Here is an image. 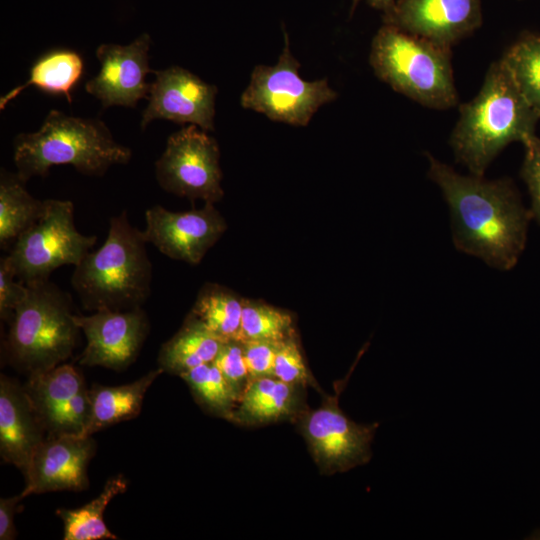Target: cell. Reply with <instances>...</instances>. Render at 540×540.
Returning <instances> with one entry per match:
<instances>
[{"label": "cell", "mask_w": 540, "mask_h": 540, "mask_svg": "<svg viewBox=\"0 0 540 540\" xmlns=\"http://www.w3.org/2000/svg\"><path fill=\"white\" fill-rule=\"evenodd\" d=\"M426 156L428 176L449 206L455 247L498 270L512 269L525 248L532 219L514 182L461 175L431 154Z\"/></svg>", "instance_id": "1"}, {"label": "cell", "mask_w": 540, "mask_h": 540, "mask_svg": "<svg viewBox=\"0 0 540 540\" xmlns=\"http://www.w3.org/2000/svg\"><path fill=\"white\" fill-rule=\"evenodd\" d=\"M539 119L501 58L489 66L478 94L460 106L449 143L459 163L484 176L506 146L536 135Z\"/></svg>", "instance_id": "2"}, {"label": "cell", "mask_w": 540, "mask_h": 540, "mask_svg": "<svg viewBox=\"0 0 540 540\" xmlns=\"http://www.w3.org/2000/svg\"><path fill=\"white\" fill-rule=\"evenodd\" d=\"M147 243L143 231L129 222L125 210L110 219L104 243L75 265L71 277L86 310L142 307L150 296L152 281Z\"/></svg>", "instance_id": "3"}, {"label": "cell", "mask_w": 540, "mask_h": 540, "mask_svg": "<svg viewBox=\"0 0 540 540\" xmlns=\"http://www.w3.org/2000/svg\"><path fill=\"white\" fill-rule=\"evenodd\" d=\"M131 157V150L115 141L101 120L58 110L47 114L38 131L19 133L13 141V160L24 182L47 176L57 165H72L81 174L101 176L112 165L127 164Z\"/></svg>", "instance_id": "4"}, {"label": "cell", "mask_w": 540, "mask_h": 540, "mask_svg": "<svg viewBox=\"0 0 540 540\" xmlns=\"http://www.w3.org/2000/svg\"><path fill=\"white\" fill-rule=\"evenodd\" d=\"M27 286V297L8 322L4 354L8 363L29 376L71 357L81 329L68 293L49 280Z\"/></svg>", "instance_id": "5"}, {"label": "cell", "mask_w": 540, "mask_h": 540, "mask_svg": "<svg viewBox=\"0 0 540 540\" xmlns=\"http://www.w3.org/2000/svg\"><path fill=\"white\" fill-rule=\"evenodd\" d=\"M369 63L381 81L425 107L458 104L451 48L385 24L373 38Z\"/></svg>", "instance_id": "6"}, {"label": "cell", "mask_w": 540, "mask_h": 540, "mask_svg": "<svg viewBox=\"0 0 540 540\" xmlns=\"http://www.w3.org/2000/svg\"><path fill=\"white\" fill-rule=\"evenodd\" d=\"M95 235L81 234L69 200L46 199L43 215L23 232L4 260L25 285L49 280L63 265H77L96 244Z\"/></svg>", "instance_id": "7"}, {"label": "cell", "mask_w": 540, "mask_h": 540, "mask_svg": "<svg viewBox=\"0 0 540 540\" xmlns=\"http://www.w3.org/2000/svg\"><path fill=\"white\" fill-rule=\"evenodd\" d=\"M275 65H256L240 104L264 114L273 121L294 126H307L312 116L324 104L337 98L326 78L305 81L299 75L300 63L293 56L288 35Z\"/></svg>", "instance_id": "8"}, {"label": "cell", "mask_w": 540, "mask_h": 540, "mask_svg": "<svg viewBox=\"0 0 540 540\" xmlns=\"http://www.w3.org/2000/svg\"><path fill=\"white\" fill-rule=\"evenodd\" d=\"M219 158L215 138L196 125L184 126L168 137L155 177L169 193L214 204L224 195Z\"/></svg>", "instance_id": "9"}, {"label": "cell", "mask_w": 540, "mask_h": 540, "mask_svg": "<svg viewBox=\"0 0 540 540\" xmlns=\"http://www.w3.org/2000/svg\"><path fill=\"white\" fill-rule=\"evenodd\" d=\"M338 393L305 415L302 432L310 451L324 473L345 472L367 463L377 423L357 424L338 406Z\"/></svg>", "instance_id": "10"}, {"label": "cell", "mask_w": 540, "mask_h": 540, "mask_svg": "<svg viewBox=\"0 0 540 540\" xmlns=\"http://www.w3.org/2000/svg\"><path fill=\"white\" fill-rule=\"evenodd\" d=\"M145 239L165 256L197 265L227 228L213 203L200 209L173 212L154 205L145 212Z\"/></svg>", "instance_id": "11"}, {"label": "cell", "mask_w": 540, "mask_h": 540, "mask_svg": "<svg viewBox=\"0 0 540 540\" xmlns=\"http://www.w3.org/2000/svg\"><path fill=\"white\" fill-rule=\"evenodd\" d=\"M23 386L46 435L81 436L90 415V397L76 367L62 363L31 374Z\"/></svg>", "instance_id": "12"}, {"label": "cell", "mask_w": 540, "mask_h": 540, "mask_svg": "<svg viewBox=\"0 0 540 540\" xmlns=\"http://www.w3.org/2000/svg\"><path fill=\"white\" fill-rule=\"evenodd\" d=\"M75 321L87 341L79 357L83 366L123 370L135 361L149 333V319L142 307L75 315Z\"/></svg>", "instance_id": "13"}, {"label": "cell", "mask_w": 540, "mask_h": 540, "mask_svg": "<svg viewBox=\"0 0 540 540\" xmlns=\"http://www.w3.org/2000/svg\"><path fill=\"white\" fill-rule=\"evenodd\" d=\"M148 105L142 114V129L153 120H170L214 130L217 87L180 66L153 71Z\"/></svg>", "instance_id": "14"}, {"label": "cell", "mask_w": 540, "mask_h": 540, "mask_svg": "<svg viewBox=\"0 0 540 540\" xmlns=\"http://www.w3.org/2000/svg\"><path fill=\"white\" fill-rule=\"evenodd\" d=\"M150 46L148 33H142L128 45L100 44L96 49L100 70L86 82V91L104 108L114 105L135 108L139 100L149 95L146 76L153 72L149 67Z\"/></svg>", "instance_id": "15"}, {"label": "cell", "mask_w": 540, "mask_h": 540, "mask_svg": "<svg viewBox=\"0 0 540 540\" xmlns=\"http://www.w3.org/2000/svg\"><path fill=\"white\" fill-rule=\"evenodd\" d=\"M386 25L451 48L478 29L480 0H396Z\"/></svg>", "instance_id": "16"}, {"label": "cell", "mask_w": 540, "mask_h": 540, "mask_svg": "<svg viewBox=\"0 0 540 540\" xmlns=\"http://www.w3.org/2000/svg\"><path fill=\"white\" fill-rule=\"evenodd\" d=\"M95 449L92 436L47 435L30 460L21 496L87 489V467Z\"/></svg>", "instance_id": "17"}, {"label": "cell", "mask_w": 540, "mask_h": 540, "mask_svg": "<svg viewBox=\"0 0 540 540\" xmlns=\"http://www.w3.org/2000/svg\"><path fill=\"white\" fill-rule=\"evenodd\" d=\"M23 385L0 377V455L25 475L30 460L46 437Z\"/></svg>", "instance_id": "18"}, {"label": "cell", "mask_w": 540, "mask_h": 540, "mask_svg": "<svg viewBox=\"0 0 540 540\" xmlns=\"http://www.w3.org/2000/svg\"><path fill=\"white\" fill-rule=\"evenodd\" d=\"M163 372L158 367L128 384L93 385L89 390L90 415L81 436L89 437L105 427L135 418L141 412L147 390Z\"/></svg>", "instance_id": "19"}, {"label": "cell", "mask_w": 540, "mask_h": 540, "mask_svg": "<svg viewBox=\"0 0 540 540\" xmlns=\"http://www.w3.org/2000/svg\"><path fill=\"white\" fill-rule=\"evenodd\" d=\"M83 71L84 61L77 51L62 48L50 50L34 62L25 83L0 98V110L5 109L10 101L31 86L48 94L63 95L71 103V92L80 81Z\"/></svg>", "instance_id": "20"}, {"label": "cell", "mask_w": 540, "mask_h": 540, "mask_svg": "<svg viewBox=\"0 0 540 540\" xmlns=\"http://www.w3.org/2000/svg\"><path fill=\"white\" fill-rule=\"evenodd\" d=\"M223 341L189 313L178 332L163 343L158 364L171 374L182 373L215 360Z\"/></svg>", "instance_id": "21"}, {"label": "cell", "mask_w": 540, "mask_h": 540, "mask_svg": "<svg viewBox=\"0 0 540 540\" xmlns=\"http://www.w3.org/2000/svg\"><path fill=\"white\" fill-rule=\"evenodd\" d=\"M16 173H0V246L9 249L17 238L31 227L45 210V200L33 197Z\"/></svg>", "instance_id": "22"}, {"label": "cell", "mask_w": 540, "mask_h": 540, "mask_svg": "<svg viewBox=\"0 0 540 540\" xmlns=\"http://www.w3.org/2000/svg\"><path fill=\"white\" fill-rule=\"evenodd\" d=\"M232 418L250 423H264L289 415L295 406L293 385L275 377L256 378L247 383Z\"/></svg>", "instance_id": "23"}, {"label": "cell", "mask_w": 540, "mask_h": 540, "mask_svg": "<svg viewBox=\"0 0 540 540\" xmlns=\"http://www.w3.org/2000/svg\"><path fill=\"white\" fill-rule=\"evenodd\" d=\"M128 482L123 475L107 480L101 493L75 509H57L56 514L63 521L64 540L117 539L104 522V511L110 501L127 489Z\"/></svg>", "instance_id": "24"}, {"label": "cell", "mask_w": 540, "mask_h": 540, "mask_svg": "<svg viewBox=\"0 0 540 540\" xmlns=\"http://www.w3.org/2000/svg\"><path fill=\"white\" fill-rule=\"evenodd\" d=\"M244 299L214 283L200 289L191 314L223 342L238 340Z\"/></svg>", "instance_id": "25"}, {"label": "cell", "mask_w": 540, "mask_h": 540, "mask_svg": "<svg viewBox=\"0 0 540 540\" xmlns=\"http://www.w3.org/2000/svg\"><path fill=\"white\" fill-rule=\"evenodd\" d=\"M502 60L524 97L540 115V34H522L506 50Z\"/></svg>", "instance_id": "26"}, {"label": "cell", "mask_w": 540, "mask_h": 540, "mask_svg": "<svg viewBox=\"0 0 540 540\" xmlns=\"http://www.w3.org/2000/svg\"><path fill=\"white\" fill-rule=\"evenodd\" d=\"M293 334L290 313L261 301L244 299L238 341L279 343Z\"/></svg>", "instance_id": "27"}, {"label": "cell", "mask_w": 540, "mask_h": 540, "mask_svg": "<svg viewBox=\"0 0 540 540\" xmlns=\"http://www.w3.org/2000/svg\"><path fill=\"white\" fill-rule=\"evenodd\" d=\"M180 377L205 408L221 417L232 418L238 396L213 362L196 366Z\"/></svg>", "instance_id": "28"}, {"label": "cell", "mask_w": 540, "mask_h": 540, "mask_svg": "<svg viewBox=\"0 0 540 540\" xmlns=\"http://www.w3.org/2000/svg\"><path fill=\"white\" fill-rule=\"evenodd\" d=\"M274 377L291 385L312 383L295 334L278 343Z\"/></svg>", "instance_id": "29"}, {"label": "cell", "mask_w": 540, "mask_h": 540, "mask_svg": "<svg viewBox=\"0 0 540 540\" xmlns=\"http://www.w3.org/2000/svg\"><path fill=\"white\" fill-rule=\"evenodd\" d=\"M213 363L238 396L239 400L245 389L244 383H248V370L242 342L238 340L223 342Z\"/></svg>", "instance_id": "30"}, {"label": "cell", "mask_w": 540, "mask_h": 540, "mask_svg": "<svg viewBox=\"0 0 540 540\" xmlns=\"http://www.w3.org/2000/svg\"><path fill=\"white\" fill-rule=\"evenodd\" d=\"M523 146L525 155L520 176L530 194L532 218L540 225V138L535 135Z\"/></svg>", "instance_id": "31"}, {"label": "cell", "mask_w": 540, "mask_h": 540, "mask_svg": "<svg viewBox=\"0 0 540 540\" xmlns=\"http://www.w3.org/2000/svg\"><path fill=\"white\" fill-rule=\"evenodd\" d=\"M248 370V382L261 377H274L278 343L268 341L242 342Z\"/></svg>", "instance_id": "32"}, {"label": "cell", "mask_w": 540, "mask_h": 540, "mask_svg": "<svg viewBox=\"0 0 540 540\" xmlns=\"http://www.w3.org/2000/svg\"><path fill=\"white\" fill-rule=\"evenodd\" d=\"M28 295V286L20 282L6 264L0 260V316L9 322L15 309Z\"/></svg>", "instance_id": "33"}, {"label": "cell", "mask_w": 540, "mask_h": 540, "mask_svg": "<svg viewBox=\"0 0 540 540\" xmlns=\"http://www.w3.org/2000/svg\"><path fill=\"white\" fill-rule=\"evenodd\" d=\"M23 499L21 494L0 499V539L13 540L16 538L14 524L15 514L19 511V503Z\"/></svg>", "instance_id": "34"}, {"label": "cell", "mask_w": 540, "mask_h": 540, "mask_svg": "<svg viewBox=\"0 0 540 540\" xmlns=\"http://www.w3.org/2000/svg\"><path fill=\"white\" fill-rule=\"evenodd\" d=\"M366 1L372 7L377 8V9H382L385 12H388L396 2V0H366Z\"/></svg>", "instance_id": "35"}, {"label": "cell", "mask_w": 540, "mask_h": 540, "mask_svg": "<svg viewBox=\"0 0 540 540\" xmlns=\"http://www.w3.org/2000/svg\"><path fill=\"white\" fill-rule=\"evenodd\" d=\"M360 0H353V9L356 7V5L358 4Z\"/></svg>", "instance_id": "36"}]
</instances>
